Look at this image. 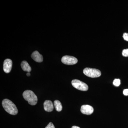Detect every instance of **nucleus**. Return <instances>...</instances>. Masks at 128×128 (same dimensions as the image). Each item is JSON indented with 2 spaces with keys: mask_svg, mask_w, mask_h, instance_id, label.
<instances>
[{
  "mask_svg": "<svg viewBox=\"0 0 128 128\" xmlns=\"http://www.w3.org/2000/svg\"><path fill=\"white\" fill-rule=\"evenodd\" d=\"M2 104L4 110L9 114L16 115L18 113V110L16 105L9 99L3 100L2 101Z\"/></svg>",
  "mask_w": 128,
  "mask_h": 128,
  "instance_id": "obj_1",
  "label": "nucleus"
},
{
  "mask_svg": "<svg viewBox=\"0 0 128 128\" xmlns=\"http://www.w3.org/2000/svg\"><path fill=\"white\" fill-rule=\"evenodd\" d=\"M61 61L64 64L70 65L76 64L78 62V60L73 56H65L62 57Z\"/></svg>",
  "mask_w": 128,
  "mask_h": 128,
  "instance_id": "obj_5",
  "label": "nucleus"
},
{
  "mask_svg": "<svg viewBox=\"0 0 128 128\" xmlns=\"http://www.w3.org/2000/svg\"><path fill=\"white\" fill-rule=\"evenodd\" d=\"M21 66L22 69L24 71L30 72L32 70L31 67L26 61H22L21 63Z\"/></svg>",
  "mask_w": 128,
  "mask_h": 128,
  "instance_id": "obj_10",
  "label": "nucleus"
},
{
  "mask_svg": "<svg viewBox=\"0 0 128 128\" xmlns=\"http://www.w3.org/2000/svg\"><path fill=\"white\" fill-rule=\"evenodd\" d=\"M26 75L28 76H30V72H28V73L26 74Z\"/></svg>",
  "mask_w": 128,
  "mask_h": 128,
  "instance_id": "obj_18",
  "label": "nucleus"
},
{
  "mask_svg": "<svg viewBox=\"0 0 128 128\" xmlns=\"http://www.w3.org/2000/svg\"><path fill=\"white\" fill-rule=\"evenodd\" d=\"M72 84L73 87L80 90L86 91L88 90V85L86 83L79 80H73L72 81Z\"/></svg>",
  "mask_w": 128,
  "mask_h": 128,
  "instance_id": "obj_4",
  "label": "nucleus"
},
{
  "mask_svg": "<svg viewBox=\"0 0 128 128\" xmlns=\"http://www.w3.org/2000/svg\"><path fill=\"white\" fill-rule=\"evenodd\" d=\"M123 38L124 40L128 41V33H124Z\"/></svg>",
  "mask_w": 128,
  "mask_h": 128,
  "instance_id": "obj_14",
  "label": "nucleus"
},
{
  "mask_svg": "<svg viewBox=\"0 0 128 128\" xmlns=\"http://www.w3.org/2000/svg\"><path fill=\"white\" fill-rule=\"evenodd\" d=\"M32 57L34 61L38 62H41L43 60V57L38 51H34L32 54Z\"/></svg>",
  "mask_w": 128,
  "mask_h": 128,
  "instance_id": "obj_9",
  "label": "nucleus"
},
{
  "mask_svg": "<svg viewBox=\"0 0 128 128\" xmlns=\"http://www.w3.org/2000/svg\"><path fill=\"white\" fill-rule=\"evenodd\" d=\"M44 108L47 112H51L54 110V105L51 101L46 100L44 102Z\"/></svg>",
  "mask_w": 128,
  "mask_h": 128,
  "instance_id": "obj_8",
  "label": "nucleus"
},
{
  "mask_svg": "<svg viewBox=\"0 0 128 128\" xmlns=\"http://www.w3.org/2000/svg\"><path fill=\"white\" fill-rule=\"evenodd\" d=\"M45 128H55L54 125L52 122H50L48 126H46Z\"/></svg>",
  "mask_w": 128,
  "mask_h": 128,
  "instance_id": "obj_15",
  "label": "nucleus"
},
{
  "mask_svg": "<svg viewBox=\"0 0 128 128\" xmlns=\"http://www.w3.org/2000/svg\"><path fill=\"white\" fill-rule=\"evenodd\" d=\"M123 94L125 96H128V89H126L124 90Z\"/></svg>",
  "mask_w": 128,
  "mask_h": 128,
  "instance_id": "obj_16",
  "label": "nucleus"
},
{
  "mask_svg": "<svg viewBox=\"0 0 128 128\" xmlns=\"http://www.w3.org/2000/svg\"><path fill=\"white\" fill-rule=\"evenodd\" d=\"M122 55L124 57H127L128 56V49L124 50L122 52Z\"/></svg>",
  "mask_w": 128,
  "mask_h": 128,
  "instance_id": "obj_13",
  "label": "nucleus"
},
{
  "mask_svg": "<svg viewBox=\"0 0 128 128\" xmlns=\"http://www.w3.org/2000/svg\"><path fill=\"white\" fill-rule=\"evenodd\" d=\"M83 73L85 75L90 78H97L101 75L100 70L97 69L86 68L83 70Z\"/></svg>",
  "mask_w": 128,
  "mask_h": 128,
  "instance_id": "obj_3",
  "label": "nucleus"
},
{
  "mask_svg": "<svg viewBox=\"0 0 128 128\" xmlns=\"http://www.w3.org/2000/svg\"><path fill=\"white\" fill-rule=\"evenodd\" d=\"M54 105L55 108L57 112H60L62 111V106L61 102L58 100H56L54 102Z\"/></svg>",
  "mask_w": 128,
  "mask_h": 128,
  "instance_id": "obj_11",
  "label": "nucleus"
},
{
  "mask_svg": "<svg viewBox=\"0 0 128 128\" xmlns=\"http://www.w3.org/2000/svg\"><path fill=\"white\" fill-rule=\"evenodd\" d=\"M80 111L83 114L90 115L94 112V108L90 105H83L81 107Z\"/></svg>",
  "mask_w": 128,
  "mask_h": 128,
  "instance_id": "obj_6",
  "label": "nucleus"
},
{
  "mask_svg": "<svg viewBox=\"0 0 128 128\" xmlns=\"http://www.w3.org/2000/svg\"><path fill=\"white\" fill-rule=\"evenodd\" d=\"M12 64L11 60L9 59L5 60L3 64V70L5 73H8L10 72L12 70Z\"/></svg>",
  "mask_w": 128,
  "mask_h": 128,
  "instance_id": "obj_7",
  "label": "nucleus"
},
{
  "mask_svg": "<svg viewBox=\"0 0 128 128\" xmlns=\"http://www.w3.org/2000/svg\"><path fill=\"white\" fill-rule=\"evenodd\" d=\"M113 84L114 86H119L121 84V81L120 79H114V80Z\"/></svg>",
  "mask_w": 128,
  "mask_h": 128,
  "instance_id": "obj_12",
  "label": "nucleus"
},
{
  "mask_svg": "<svg viewBox=\"0 0 128 128\" xmlns=\"http://www.w3.org/2000/svg\"><path fill=\"white\" fill-rule=\"evenodd\" d=\"M24 98L27 101L28 104L32 105L36 104L38 102V98L34 92L30 90H26L23 93Z\"/></svg>",
  "mask_w": 128,
  "mask_h": 128,
  "instance_id": "obj_2",
  "label": "nucleus"
},
{
  "mask_svg": "<svg viewBox=\"0 0 128 128\" xmlns=\"http://www.w3.org/2000/svg\"><path fill=\"white\" fill-rule=\"evenodd\" d=\"M72 128H80V127H78V126H72Z\"/></svg>",
  "mask_w": 128,
  "mask_h": 128,
  "instance_id": "obj_17",
  "label": "nucleus"
}]
</instances>
